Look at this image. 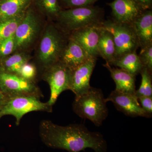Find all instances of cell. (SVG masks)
Wrapping results in <instances>:
<instances>
[{"instance_id": "cell-1", "label": "cell", "mask_w": 152, "mask_h": 152, "mask_svg": "<svg viewBox=\"0 0 152 152\" xmlns=\"http://www.w3.org/2000/svg\"><path fill=\"white\" fill-rule=\"evenodd\" d=\"M39 135L47 147L69 152H80L87 148L95 152H106L107 149L101 133L91 132L81 124L61 126L50 120H42L39 126Z\"/></svg>"}, {"instance_id": "cell-2", "label": "cell", "mask_w": 152, "mask_h": 152, "mask_svg": "<svg viewBox=\"0 0 152 152\" xmlns=\"http://www.w3.org/2000/svg\"><path fill=\"white\" fill-rule=\"evenodd\" d=\"M41 37L37 58L41 74L59 61L69 41V34L56 23L50 22L45 27Z\"/></svg>"}, {"instance_id": "cell-3", "label": "cell", "mask_w": 152, "mask_h": 152, "mask_svg": "<svg viewBox=\"0 0 152 152\" xmlns=\"http://www.w3.org/2000/svg\"><path fill=\"white\" fill-rule=\"evenodd\" d=\"M103 9L91 6L65 9L60 12L57 24L67 34L88 27L101 26L104 19Z\"/></svg>"}, {"instance_id": "cell-4", "label": "cell", "mask_w": 152, "mask_h": 152, "mask_svg": "<svg viewBox=\"0 0 152 152\" xmlns=\"http://www.w3.org/2000/svg\"><path fill=\"white\" fill-rule=\"evenodd\" d=\"M107 103L102 90L91 87L86 94L75 97L72 110L80 118L100 126L108 115Z\"/></svg>"}, {"instance_id": "cell-5", "label": "cell", "mask_w": 152, "mask_h": 152, "mask_svg": "<svg viewBox=\"0 0 152 152\" xmlns=\"http://www.w3.org/2000/svg\"><path fill=\"white\" fill-rule=\"evenodd\" d=\"M42 16L31 4L14 35L15 52H25L35 43L42 32Z\"/></svg>"}, {"instance_id": "cell-6", "label": "cell", "mask_w": 152, "mask_h": 152, "mask_svg": "<svg viewBox=\"0 0 152 152\" xmlns=\"http://www.w3.org/2000/svg\"><path fill=\"white\" fill-rule=\"evenodd\" d=\"M53 107L43 102L40 98L33 96H20L8 97L0 111V118L6 115H12L15 118L16 126L20 125L26 114L33 112L52 113Z\"/></svg>"}, {"instance_id": "cell-7", "label": "cell", "mask_w": 152, "mask_h": 152, "mask_svg": "<svg viewBox=\"0 0 152 152\" xmlns=\"http://www.w3.org/2000/svg\"><path fill=\"white\" fill-rule=\"evenodd\" d=\"M101 27L110 32L113 37L115 47V60L125 54L136 51L139 48L132 25L120 23L112 19L104 20Z\"/></svg>"}, {"instance_id": "cell-8", "label": "cell", "mask_w": 152, "mask_h": 152, "mask_svg": "<svg viewBox=\"0 0 152 152\" xmlns=\"http://www.w3.org/2000/svg\"><path fill=\"white\" fill-rule=\"evenodd\" d=\"M0 90L8 97L20 96L43 97L42 91L36 83L26 80L19 75L6 72L1 68Z\"/></svg>"}, {"instance_id": "cell-9", "label": "cell", "mask_w": 152, "mask_h": 152, "mask_svg": "<svg viewBox=\"0 0 152 152\" xmlns=\"http://www.w3.org/2000/svg\"><path fill=\"white\" fill-rule=\"evenodd\" d=\"M71 70L59 61L45 70L41 78L47 82L50 88V97L48 103L53 107L63 92L69 89Z\"/></svg>"}, {"instance_id": "cell-10", "label": "cell", "mask_w": 152, "mask_h": 152, "mask_svg": "<svg viewBox=\"0 0 152 152\" xmlns=\"http://www.w3.org/2000/svg\"><path fill=\"white\" fill-rule=\"evenodd\" d=\"M105 101L107 102H112L117 110L127 116L152 117V115L148 114L142 108L135 95L124 94L115 90L105 99Z\"/></svg>"}, {"instance_id": "cell-11", "label": "cell", "mask_w": 152, "mask_h": 152, "mask_svg": "<svg viewBox=\"0 0 152 152\" xmlns=\"http://www.w3.org/2000/svg\"><path fill=\"white\" fill-rule=\"evenodd\" d=\"M97 58H92L71 70L69 89L79 96L86 93L91 88L90 79L96 64Z\"/></svg>"}, {"instance_id": "cell-12", "label": "cell", "mask_w": 152, "mask_h": 152, "mask_svg": "<svg viewBox=\"0 0 152 152\" xmlns=\"http://www.w3.org/2000/svg\"><path fill=\"white\" fill-rule=\"evenodd\" d=\"M112 10L113 20L120 23L132 25L146 10L134 0H114L107 4Z\"/></svg>"}, {"instance_id": "cell-13", "label": "cell", "mask_w": 152, "mask_h": 152, "mask_svg": "<svg viewBox=\"0 0 152 152\" xmlns=\"http://www.w3.org/2000/svg\"><path fill=\"white\" fill-rule=\"evenodd\" d=\"M101 30V26L83 28L70 33L69 37L77 42L91 56L97 58L99 56L98 44Z\"/></svg>"}, {"instance_id": "cell-14", "label": "cell", "mask_w": 152, "mask_h": 152, "mask_svg": "<svg viewBox=\"0 0 152 152\" xmlns=\"http://www.w3.org/2000/svg\"><path fill=\"white\" fill-rule=\"evenodd\" d=\"M91 58L92 57L77 42L69 37L59 61L72 70L81 65Z\"/></svg>"}, {"instance_id": "cell-15", "label": "cell", "mask_w": 152, "mask_h": 152, "mask_svg": "<svg viewBox=\"0 0 152 152\" xmlns=\"http://www.w3.org/2000/svg\"><path fill=\"white\" fill-rule=\"evenodd\" d=\"M133 29L138 42L139 48L152 44V11L143 12L133 22Z\"/></svg>"}, {"instance_id": "cell-16", "label": "cell", "mask_w": 152, "mask_h": 152, "mask_svg": "<svg viewBox=\"0 0 152 152\" xmlns=\"http://www.w3.org/2000/svg\"><path fill=\"white\" fill-rule=\"evenodd\" d=\"M103 66L108 70L115 83V91L124 94L135 95L136 76L120 68L112 67L107 63Z\"/></svg>"}, {"instance_id": "cell-17", "label": "cell", "mask_w": 152, "mask_h": 152, "mask_svg": "<svg viewBox=\"0 0 152 152\" xmlns=\"http://www.w3.org/2000/svg\"><path fill=\"white\" fill-rule=\"evenodd\" d=\"M33 0H1L0 21L23 15L31 4Z\"/></svg>"}, {"instance_id": "cell-18", "label": "cell", "mask_w": 152, "mask_h": 152, "mask_svg": "<svg viewBox=\"0 0 152 152\" xmlns=\"http://www.w3.org/2000/svg\"><path fill=\"white\" fill-rule=\"evenodd\" d=\"M98 50L99 56L105 60L106 63L110 64L113 61L115 53L113 37L110 32L102 28Z\"/></svg>"}, {"instance_id": "cell-19", "label": "cell", "mask_w": 152, "mask_h": 152, "mask_svg": "<svg viewBox=\"0 0 152 152\" xmlns=\"http://www.w3.org/2000/svg\"><path fill=\"white\" fill-rule=\"evenodd\" d=\"M110 65L118 67L136 76L140 74L144 67L139 59L137 51L123 55L115 59Z\"/></svg>"}, {"instance_id": "cell-20", "label": "cell", "mask_w": 152, "mask_h": 152, "mask_svg": "<svg viewBox=\"0 0 152 152\" xmlns=\"http://www.w3.org/2000/svg\"><path fill=\"white\" fill-rule=\"evenodd\" d=\"M32 4L41 15L50 22L56 21L63 10L59 0H33Z\"/></svg>"}, {"instance_id": "cell-21", "label": "cell", "mask_w": 152, "mask_h": 152, "mask_svg": "<svg viewBox=\"0 0 152 152\" xmlns=\"http://www.w3.org/2000/svg\"><path fill=\"white\" fill-rule=\"evenodd\" d=\"M29 58L25 52H17L4 61L1 69L10 73L19 75L24 64L29 62Z\"/></svg>"}, {"instance_id": "cell-22", "label": "cell", "mask_w": 152, "mask_h": 152, "mask_svg": "<svg viewBox=\"0 0 152 152\" xmlns=\"http://www.w3.org/2000/svg\"><path fill=\"white\" fill-rule=\"evenodd\" d=\"M25 14L0 21V42L15 35L17 28L23 18Z\"/></svg>"}, {"instance_id": "cell-23", "label": "cell", "mask_w": 152, "mask_h": 152, "mask_svg": "<svg viewBox=\"0 0 152 152\" xmlns=\"http://www.w3.org/2000/svg\"><path fill=\"white\" fill-rule=\"evenodd\" d=\"M140 74L142 76L141 84L138 89L136 90V96L137 99L141 97H152V72L143 67Z\"/></svg>"}, {"instance_id": "cell-24", "label": "cell", "mask_w": 152, "mask_h": 152, "mask_svg": "<svg viewBox=\"0 0 152 152\" xmlns=\"http://www.w3.org/2000/svg\"><path fill=\"white\" fill-rule=\"evenodd\" d=\"M141 49L139 59L144 67L152 72V44Z\"/></svg>"}, {"instance_id": "cell-25", "label": "cell", "mask_w": 152, "mask_h": 152, "mask_svg": "<svg viewBox=\"0 0 152 152\" xmlns=\"http://www.w3.org/2000/svg\"><path fill=\"white\" fill-rule=\"evenodd\" d=\"M38 69L34 64L28 62L23 65L19 75L28 80L36 83Z\"/></svg>"}, {"instance_id": "cell-26", "label": "cell", "mask_w": 152, "mask_h": 152, "mask_svg": "<svg viewBox=\"0 0 152 152\" xmlns=\"http://www.w3.org/2000/svg\"><path fill=\"white\" fill-rule=\"evenodd\" d=\"M99 0H59L63 10L94 5Z\"/></svg>"}, {"instance_id": "cell-27", "label": "cell", "mask_w": 152, "mask_h": 152, "mask_svg": "<svg viewBox=\"0 0 152 152\" xmlns=\"http://www.w3.org/2000/svg\"><path fill=\"white\" fill-rule=\"evenodd\" d=\"M15 48L14 36L0 42V56H8L15 52Z\"/></svg>"}, {"instance_id": "cell-28", "label": "cell", "mask_w": 152, "mask_h": 152, "mask_svg": "<svg viewBox=\"0 0 152 152\" xmlns=\"http://www.w3.org/2000/svg\"><path fill=\"white\" fill-rule=\"evenodd\" d=\"M138 99L142 108L152 115V97H141Z\"/></svg>"}, {"instance_id": "cell-29", "label": "cell", "mask_w": 152, "mask_h": 152, "mask_svg": "<svg viewBox=\"0 0 152 152\" xmlns=\"http://www.w3.org/2000/svg\"><path fill=\"white\" fill-rule=\"evenodd\" d=\"M145 10H152V0H134Z\"/></svg>"}, {"instance_id": "cell-30", "label": "cell", "mask_w": 152, "mask_h": 152, "mask_svg": "<svg viewBox=\"0 0 152 152\" xmlns=\"http://www.w3.org/2000/svg\"><path fill=\"white\" fill-rule=\"evenodd\" d=\"M7 99V97L0 90V111L1 110L4 104Z\"/></svg>"}, {"instance_id": "cell-31", "label": "cell", "mask_w": 152, "mask_h": 152, "mask_svg": "<svg viewBox=\"0 0 152 152\" xmlns=\"http://www.w3.org/2000/svg\"><path fill=\"white\" fill-rule=\"evenodd\" d=\"M0 1H1V0H0Z\"/></svg>"}]
</instances>
